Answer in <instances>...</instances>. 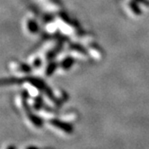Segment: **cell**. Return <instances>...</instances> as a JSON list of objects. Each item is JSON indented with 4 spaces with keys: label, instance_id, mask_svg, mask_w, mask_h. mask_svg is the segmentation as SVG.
<instances>
[{
    "label": "cell",
    "instance_id": "1",
    "mask_svg": "<svg viewBox=\"0 0 149 149\" xmlns=\"http://www.w3.org/2000/svg\"><path fill=\"white\" fill-rule=\"evenodd\" d=\"M49 125L53 127H57V130L60 133H70L71 130L65 123L58 122L56 120H49Z\"/></svg>",
    "mask_w": 149,
    "mask_h": 149
},
{
    "label": "cell",
    "instance_id": "2",
    "mask_svg": "<svg viewBox=\"0 0 149 149\" xmlns=\"http://www.w3.org/2000/svg\"><path fill=\"white\" fill-rule=\"evenodd\" d=\"M7 149H15V148H14L13 146H9V147H8Z\"/></svg>",
    "mask_w": 149,
    "mask_h": 149
}]
</instances>
